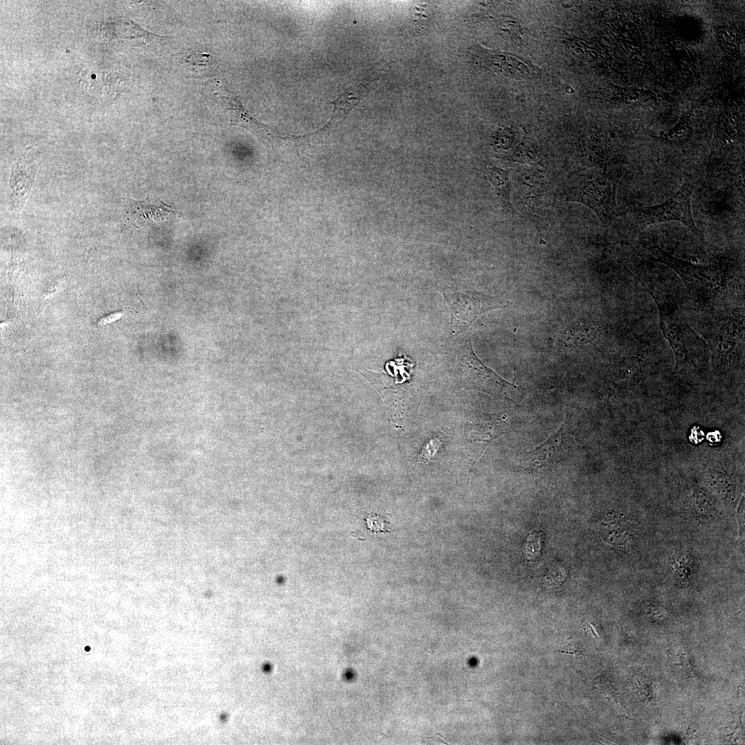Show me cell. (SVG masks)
<instances>
[{
    "label": "cell",
    "instance_id": "cell-7",
    "mask_svg": "<svg viewBox=\"0 0 745 745\" xmlns=\"http://www.w3.org/2000/svg\"><path fill=\"white\" fill-rule=\"evenodd\" d=\"M744 315L737 312L720 325L711 340L714 357L726 359L740 350L744 342Z\"/></svg>",
    "mask_w": 745,
    "mask_h": 745
},
{
    "label": "cell",
    "instance_id": "cell-8",
    "mask_svg": "<svg viewBox=\"0 0 745 745\" xmlns=\"http://www.w3.org/2000/svg\"><path fill=\"white\" fill-rule=\"evenodd\" d=\"M182 65L186 71L195 77H210L217 68L215 59L206 52L189 54L183 57Z\"/></svg>",
    "mask_w": 745,
    "mask_h": 745
},
{
    "label": "cell",
    "instance_id": "cell-6",
    "mask_svg": "<svg viewBox=\"0 0 745 745\" xmlns=\"http://www.w3.org/2000/svg\"><path fill=\"white\" fill-rule=\"evenodd\" d=\"M652 296L658 308L660 329L674 352L677 367L682 366L689 359L688 327L660 304L654 295Z\"/></svg>",
    "mask_w": 745,
    "mask_h": 745
},
{
    "label": "cell",
    "instance_id": "cell-9",
    "mask_svg": "<svg viewBox=\"0 0 745 745\" xmlns=\"http://www.w3.org/2000/svg\"><path fill=\"white\" fill-rule=\"evenodd\" d=\"M597 335V330L592 326L577 324L569 326L564 332L563 340L571 344H583L593 341Z\"/></svg>",
    "mask_w": 745,
    "mask_h": 745
},
{
    "label": "cell",
    "instance_id": "cell-3",
    "mask_svg": "<svg viewBox=\"0 0 745 745\" xmlns=\"http://www.w3.org/2000/svg\"><path fill=\"white\" fill-rule=\"evenodd\" d=\"M693 185L686 181L679 190L666 202L644 207L635 211L636 223L641 227L650 224L677 221L688 226L699 237L702 235L696 227L691 212V199Z\"/></svg>",
    "mask_w": 745,
    "mask_h": 745
},
{
    "label": "cell",
    "instance_id": "cell-10",
    "mask_svg": "<svg viewBox=\"0 0 745 745\" xmlns=\"http://www.w3.org/2000/svg\"><path fill=\"white\" fill-rule=\"evenodd\" d=\"M487 177L490 183L496 188L498 193L503 198V201L506 206L511 208L510 203V186L507 172L495 167L486 168Z\"/></svg>",
    "mask_w": 745,
    "mask_h": 745
},
{
    "label": "cell",
    "instance_id": "cell-11",
    "mask_svg": "<svg viewBox=\"0 0 745 745\" xmlns=\"http://www.w3.org/2000/svg\"><path fill=\"white\" fill-rule=\"evenodd\" d=\"M90 650V648L89 646L85 647V650L86 651H89Z\"/></svg>",
    "mask_w": 745,
    "mask_h": 745
},
{
    "label": "cell",
    "instance_id": "cell-4",
    "mask_svg": "<svg viewBox=\"0 0 745 745\" xmlns=\"http://www.w3.org/2000/svg\"><path fill=\"white\" fill-rule=\"evenodd\" d=\"M444 295L450 306L453 329L457 332L468 330L481 314L504 306L497 298L477 291L448 292Z\"/></svg>",
    "mask_w": 745,
    "mask_h": 745
},
{
    "label": "cell",
    "instance_id": "cell-5",
    "mask_svg": "<svg viewBox=\"0 0 745 745\" xmlns=\"http://www.w3.org/2000/svg\"><path fill=\"white\" fill-rule=\"evenodd\" d=\"M568 439L567 426L563 424L544 443L525 454L524 468L537 470L559 462L568 452Z\"/></svg>",
    "mask_w": 745,
    "mask_h": 745
},
{
    "label": "cell",
    "instance_id": "cell-2",
    "mask_svg": "<svg viewBox=\"0 0 745 745\" xmlns=\"http://www.w3.org/2000/svg\"><path fill=\"white\" fill-rule=\"evenodd\" d=\"M566 192V199L582 203L597 215L604 225H609L619 215L616 202V185L604 175L579 176Z\"/></svg>",
    "mask_w": 745,
    "mask_h": 745
},
{
    "label": "cell",
    "instance_id": "cell-1",
    "mask_svg": "<svg viewBox=\"0 0 745 745\" xmlns=\"http://www.w3.org/2000/svg\"><path fill=\"white\" fill-rule=\"evenodd\" d=\"M654 259L673 269L694 294L704 299L720 296L725 290L724 273L712 266L695 265L678 259L662 250L658 245H644Z\"/></svg>",
    "mask_w": 745,
    "mask_h": 745
}]
</instances>
